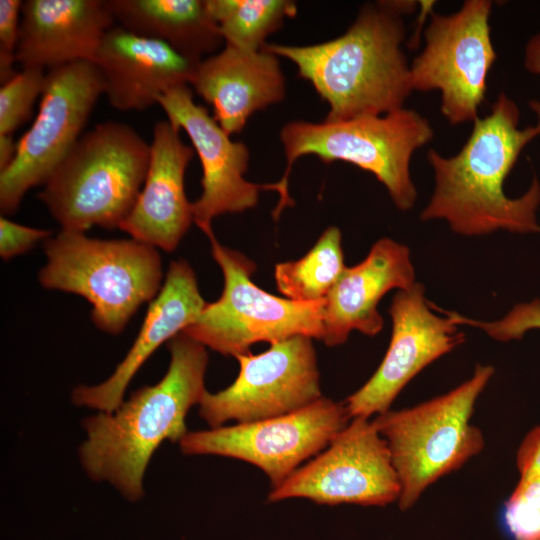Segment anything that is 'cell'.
Returning <instances> with one entry per match:
<instances>
[{"label":"cell","mask_w":540,"mask_h":540,"mask_svg":"<svg viewBox=\"0 0 540 540\" xmlns=\"http://www.w3.org/2000/svg\"><path fill=\"white\" fill-rule=\"evenodd\" d=\"M529 105L537 121L520 129L518 106L501 92L489 114L473 122L457 154L445 157L435 149L428 150L435 186L420 213L422 221L443 220L454 233L467 237L496 231L540 232L537 176L519 197L510 198L504 192V182L520 153L540 135V101L532 100Z\"/></svg>","instance_id":"obj_1"},{"label":"cell","mask_w":540,"mask_h":540,"mask_svg":"<svg viewBox=\"0 0 540 540\" xmlns=\"http://www.w3.org/2000/svg\"><path fill=\"white\" fill-rule=\"evenodd\" d=\"M493 374L491 365L479 364L468 380L448 393L375 416L373 422L387 442L400 482L402 510L413 506L439 478L481 452L484 438L471 417Z\"/></svg>","instance_id":"obj_7"},{"label":"cell","mask_w":540,"mask_h":540,"mask_svg":"<svg viewBox=\"0 0 540 540\" xmlns=\"http://www.w3.org/2000/svg\"><path fill=\"white\" fill-rule=\"evenodd\" d=\"M236 359L240 370L235 381L216 393L206 391L199 403V415L210 428L282 416L323 397L310 337L294 336Z\"/></svg>","instance_id":"obj_13"},{"label":"cell","mask_w":540,"mask_h":540,"mask_svg":"<svg viewBox=\"0 0 540 540\" xmlns=\"http://www.w3.org/2000/svg\"><path fill=\"white\" fill-rule=\"evenodd\" d=\"M180 130L168 120L155 123L150 162L138 199L119 229L166 252L174 251L193 222L184 176L194 156Z\"/></svg>","instance_id":"obj_16"},{"label":"cell","mask_w":540,"mask_h":540,"mask_svg":"<svg viewBox=\"0 0 540 540\" xmlns=\"http://www.w3.org/2000/svg\"><path fill=\"white\" fill-rule=\"evenodd\" d=\"M417 282L409 248L381 238L359 264L345 268L323 307L322 340L327 346L346 342L353 330L374 336L384 325L378 303L392 289H408Z\"/></svg>","instance_id":"obj_17"},{"label":"cell","mask_w":540,"mask_h":540,"mask_svg":"<svg viewBox=\"0 0 540 540\" xmlns=\"http://www.w3.org/2000/svg\"><path fill=\"white\" fill-rule=\"evenodd\" d=\"M431 305L419 282L394 294L388 309L392 333L387 352L371 378L345 400L350 418L390 410L417 374L464 342L458 325L449 316L436 314L439 311Z\"/></svg>","instance_id":"obj_14"},{"label":"cell","mask_w":540,"mask_h":540,"mask_svg":"<svg viewBox=\"0 0 540 540\" xmlns=\"http://www.w3.org/2000/svg\"><path fill=\"white\" fill-rule=\"evenodd\" d=\"M157 104L173 126L186 132L199 157L202 193L192 203V211L193 222L206 236L213 233L215 217L253 208L262 190L274 191L273 183L256 184L244 178L250 157L247 146L233 141L208 110L194 102L190 85L166 92Z\"/></svg>","instance_id":"obj_15"},{"label":"cell","mask_w":540,"mask_h":540,"mask_svg":"<svg viewBox=\"0 0 540 540\" xmlns=\"http://www.w3.org/2000/svg\"><path fill=\"white\" fill-rule=\"evenodd\" d=\"M439 311L449 316L458 326L479 328L499 342L520 340L528 331L540 329L539 298L516 304L506 315L495 321L476 320L441 308Z\"/></svg>","instance_id":"obj_27"},{"label":"cell","mask_w":540,"mask_h":540,"mask_svg":"<svg viewBox=\"0 0 540 540\" xmlns=\"http://www.w3.org/2000/svg\"><path fill=\"white\" fill-rule=\"evenodd\" d=\"M46 72L38 67H25L0 88V138H13V133L32 115L41 97Z\"/></svg>","instance_id":"obj_25"},{"label":"cell","mask_w":540,"mask_h":540,"mask_svg":"<svg viewBox=\"0 0 540 540\" xmlns=\"http://www.w3.org/2000/svg\"><path fill=\"white\" fill-rule=\"evenodd\" d=\"M524 66L529 72L540 76V32L533 35L525 46Z\"/></svg>","instance_id":"obj_31"},{"label":"cell","mask_w":540,"mask_h":540,"mask_svg":"<svg viewBox=\"0 0 540 540\" xmlns=\"http://www.w3.org/2000/svg\"><path fill=\"white\" fill-rule=\"evenodd\" d=\"M490 0H466L449 15L432 11L423 50L410 64L413 91L441 93L440 111L451 125L474 122L485 101L497 54L491 40Z\"/></svg>","instance_id":"obj_10"},{"label":"cell","mask_w":540,"mask_h":540,"mask_svg":"<svg viewBox=\"0 0 540 540\" xmlns=\"http://www.w3.org/2000/svg\"><path fill=\"white\" fill-rule=\"evenodd\" d=\"M44 252L40 284L84 297L94 325L112 335L120 334L162 287L157 248L134 238L103 240L61 230L44 241Z\"/></svg>","instance_id":"obj_6"},{"label":"cell","mask_w":540,"mask_h":540,"mask_svg":"<svg viewBox=\"0 0 540 540\" xmlns=\"http://www.w3.org/2000/svg\"><path fill=\"white\" fill-rule=\"evenodd\" d=\"M47 229L33 228L15 223L5 216L0 218V256L7 261L33 248L39 241L51 237Z\"/></svg>","instance_id":"obj_29"},{"label":"cell","mask_w":540,"mask_h":540,"mask_svg":"<svg viewBox=\"0 0 540 540\" xmlns=\"http://www.w3.org/2000/svg\"><path fill=\"white\" fill-rule=\"evenodd\" d=\"M190 86L212 106L213 118L229 135L241 132L252 114L286 94L276 55L229 45L199 62Z\"/></svg>","instance_id":"obj_21"},{"label":"cell","mask_w":540,"mask_h":540,"mask_svg":"<svg viewBox=\"0 0 540 540\" xmlns=\"http://www.w3.org/2000/svg\"><path fill=\"white\" fill-rule=\"evenodd\" d=\"M433 137L428 119L405 107L378 116L287 123L280 131L286 168L282 178L273 183L274 191L280 194L272 212L274 220L283 209L294 205L288 194V178L294 162L305 155H315L325 163L344 161L370 172L385 186L399 210H411L417 200L411 158Z\"/></svg>","instance_id":"obj_5"},{"label":"cell","mask_w":540,"mask_h":540,"mask_svg":"<svg viewBox=\"0 0 540 540\" xmlns=\"http://www.w3.org/2000/svg\"><path fill=\"white\" fill-rule=\"evenodd\" d=\"M103 94L98 67L77 61L46 72L37 115L0 172L2 216L14 214L28 190L44 185L71 151Z\"/></svg>","instance_id":"obj_9"},{"label":"cell","mask_w":540,"mask_h":540,"mask_svg":"<svg viewBox=\"0 0 540 540\" xmlns=\"http://www.w3.org/2000/svg\"><path fill=\"white\" fill-rule=\"evenodd\" d=\"M511 540H540V474L521 475L501 511Z\"/></svg>","instance_id":"obj_26"},{"label":"cell","mask_w":540,"mask_h":540,"mask_svg":"<svg viewBox=\"0 0 540 540\" xmlns=\"http://www.w3.org/2000/svg\"><path fill=\"white\" fill-rule=\"evenodd\" d=\"M415 1H378L361 7L347 31L323 43L291 46L265 44L263 49L298 68L327 102L326 121L378 116L401 109L410 94V64L401 48L403 16Z\"/></svg>","instance_id":"obj_2"},{"label":"cell","mask_w":540,"mask_h":540,"mask_svg":"<svg viewBox=\"0 0 540 540\" xmlns=\"http://www.w3.org/2000/svg\"><path fill=\"white\" fill-rule=\"evenodd\" d=\"M167 343L170 363L158 383L136 390L115 411L83 422L86 440L79 458L84 471L130 501L144 495L143 478L153 453L165 440L179 442L187 434L185 418L207 391L206 347L184 332Z\"/></svg>","instance_id":"obj_3"},{"label":"cell","mask_w":540,"mask_h":540,"mask_svg":"<svg viewBox=\"0 0 540 540\" xmlns=\"http://www.w3.org/2000/svg\"><path fill=\"white\" fill-rule=\"evenodd\" d=\"M400 492L387 442L373 420L354 417L322 452L272 488L268 500L385 506L398 502Z\"/></svg>","instance_id":"obj_12"},{"label":"cell","mask_w":540,"mask_h":540,"mask_svg":"<svg viewBox=\"0 0 540 540\" xmlns=\"http://www.w3.org/2000/svg\"><path fill=\"white\" fill-rule=\"evenodd\" d=\"M94 63L102 77L103 94L122 111L145 110L166 92L190 85L199 64L161 41L119 25L105 34Z\"/></svg>","instance_id":"obj_18"},{"label":"cell","mask_w":540,"mask_h":540,"mask_svg":"<svg viewBox=\"0 0 540 540\" xmlns=\"http://www.w3.org/2000/svg\"><path fill=\"white\" fill-rule=\"evenodd\" d=\"M225 45L244 51H259L265 39L297 13L288 0H205Z\"/></svg>","instance_id":"obj_24"},{"label":"cell","mask_w":540,"mask_h":540,"mask_svg":"<svg viewBox=\"0 0 540 540\" xmlns=\"http://www.w3.org/2000/svg\"><path fill=\"white\" fill-rule=\"evenodd\" d=\"M117 25L161 41L199 63L218 52L224 39L205 0H107Z\"/></svg>","instance_id":"obj_22"},{"label":"cell","mask_w":540,"mask_h":540,"mask_svg":"<svg viewBox=\"0 0 540 540\" xmlns=\"http://www.w3.org/2000/svg\"><path fill=\"white\" fill-rule=\"evenodd\" d=\"M339 228H327L305 256L278 263L275 281L278 290L295 302L324 301L345 270Z\"/></svg>","instance_id":"obj_23"},{"label":"cell","mask_w":540,"mask_h":540,"mask_svg":"<svg viewBox=\"0 0 540 540\" xmlns=\"http://www.w3.org/2000/svg\"><path fill=\"white\" fill-rule=\"evenodd\" d=\"M20 0H0V83L10 80L18 71L14 69L19 41Z\"/></svg>","instance_id":"obj_28"},{"label":"cell","mask_w":540,"mask_h":540,"mask_svg":"<svg viewBox=\"0 0 540 540\" xmlns=\"http://www.w3.org/2000/svg\"><path fill=\"white\" fill-rule=\"evenodd\" d=\"M114 23L107 0L23 1L16 62L44 70L94 62Z\"/></svg>","instance_id":"obj_20"},{"label":"cell","mask_w":540,"mask_h":540,"mask_svg":"<svg viewBox=\"0 0 540 540\" xmlns=\"http://www.w3.org/2000/svg\"><path fill=\"white\" fill-rule=\"evenodd\" d=\"M150 162V143L126 123L107 121L83 134L38 197L61 230L115 229L132 211Z\"/></svg>","instance_id":"obj_4"},{"label":"cell","mask_w":540,"mask_h":540,"mask_svg":"<svg viewBox=\"0 0 540 540\" xmlns=\"http://www.w3.org/2000/svg\"><path fill=\"white\" fill-rule=\"evenodd\" d=\"M206 303L190 264L183 259L172 261L164 283L150 303L141 329L125 358L102 383L76 387L71 395L73 404L99 412L115 411L124 401L130 381L145 361L161 344L192 324Z\"/></svg>","instance_id":"obj_19"},{"label":"cell","mask_w":540,"mask_h":540,"mask_svg":"<svg viewBox=\"0 0 540 540\" xmlns=\"http://www.w3.org/2000/svg\"><path fill=\"white\" fill-rule=\"evenodd\" d=\"M212 256L224 276L220 298L206 303L198 318L183 332L214 351L238 357L258 342H279L302 335L321 339L324 301L295 302L274 296L251 280L256 266L239 251L207 236Z\"/></svg>","instance_id":"obj_8"},{"label":"cell","mask_w":540,"mask_h":540,"mask_svg":"<svg viewBox=\"0 0 540 540\" xmlns=\"http://www.w3.org/2000/svg\"><path fill=\"white\" fill-rule=\"evenodd\" d=\"M344 403L322 397L282 416L188 431L179 441L185 455L234 458L261 469L274 488L322 452L349 423Z\"/></svg>","instance_id":"obj_11"},{"label":"cell","mask_w":540,"mask_h":540,"mask_svg":"<svg viewBox=\"0 0 540 540\" xmlns=\"http://www.w3.org/2000/svg\"><path fill=\"white\" fill-rule=\"evenodd\" d=\"M516 463L520 476L540 474V424L530 430L521 442Z\"/></svg>","instance_id":"obj_30"}]
</instances>
